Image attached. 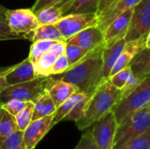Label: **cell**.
Wrapping results in <instances>:
<instances>
[{
	"mask_svg": "<svg viewBox=\"0 0 150 149\" xmlns=\"http://www.w3.org/2000/svg\"><path fill=\"white\" fill-rule=\"evenodd\" d=\"M142 0H118L104 14L98 17V25L105 31V28L120 14L127 10L134 8Z\"/></svg>",
	"mask_w": 150,
	"mask_h": 149,
	"instance_id": "16",
	"label": "cell"
},
{
	"mask_svg": "<svg viewBox=\"0 0 150 149\" xmlns=\"http://www.w3.org/2000/svg\"><path fill=\"white\" fill-rule=\"evenodd\" d=\"M40 25H54L56 24L62 17L63 13L60 7L51 6L47 7L35 13Z\"/></svg>",
	"mask_w": 150,
	"mask_h": 149,
	"instance_id": "25",
	"label": "cell"
},
{
	"mask_svg": "<svg viewBox=\"0 0 150 149\" xmlns=\"http://www.w3.org/2000/svg\"><path fill=\"white\" fill-rule=\"evenodd\" d=\"M103 48L90 52L78 63L69 68L63 73L52 76V77L69 83L75 85L79 92L91 96L105 82L103 79Z\"/></svg>",
	"mask_w": 150,
	"mask_h": 149,
	"instance_id": "1",
	"label": "cell"
},
{
	"mask_svg": "<svg viewBox=\"0 0 150 149\" xmlns=\"http://www.w3.org/2000/svg\"><path fill=\"white\" fill-rule=\"evenodd\" d=\"M67 43V42H66ZM89 52L82 48L81 47L72 44V43H67L66 44V49L64 54L66 55L69 63V68L74 66L75 64L78 63L80 61H82Z\"/></svg>",
	"mask_w": 150,
	"mask_h": 149,
	"instance_id": "29",
	"label": "cell"
},
{
	"mask_svg": "<svg viewBox=\"0 0 150 149\" xmlns=\"http://www.w3.org/2000/svg\"><path fill=\"white\" fill-rule=\"evenodd\" d=\"M26 102L18 100V99H11L6 103L0 105L4 110H6L9 113L13 115L14 117L25 106Z\"/></svg>",
	"mask_w": 150,
	"mask_h": 149,
	"instance_id": "37",
	"label": "cell"
},
{
	"mask_svg": "<svg viewBox=\"0 0 150 149\" xmlns=\"http://www.w3.org/2000/svg\"><path fill=\"white\" fill-rule=\"evenodd\" d=\"M150 105V74L127 97L120 100L113 109L118 125L121 124L134 112Z\"/></svg>",
	"mask_w": 150,
	"mask_h": 149,
	"instance_id": "3",
	"label": "cell"
},
{
	"mask_svg": "<svg viewBox=\"0 0 150 149\" xmlns=\"http://www.w3.org/2000/svg\"><path fill=\"white\" fill-rule=\"evenodd\" d=\"M143 79H144V77H139L134 74H132L131 76L129 77V79L127 80L126 85L121 90V100L124 99L125 97H127L130 93H132L137 88V86L142 83V81Z\"/></svg>",
	"mask_w": 150,
	"mask_h": 149,
	"instance_id": "34",
	"label": "cell"
},
{
	"mask_svg": "<svg viewBox=\"0 0 150 149\" xmlns=\"http://www.w3.org/2000/svg\"><path fill=\"white\" fill-rule=\"evenodd\" d=\"M72 0H36L35 4L33 5L31 10L34 12L37 13L40 10L47 8V7H51V6H57L63 11L69 4Z\"/></svg>",
	"mask_w": 150,
	"mask_h": 149,
	"instance_id": "33",
	"label": "cell"
},
{
	"mask_svg": "<svg viewBox=\"0 0 150 149\" xmlns=\"http://www.w3.org/2000/svg\"><path fill=\"white\" fill-rule=\"evenodd\" d=\"M118 122L113 112L100 118L91 129L93 139L98 149H113Z\"/></svg>",
	"mask_w": 150,
	"mask_h": 149,
	"instance_id": "7",
	"label": "cell"
},
{
	"mask_svg": "<svg viewBox=\"0 0 150 149\" xmlns=\"http://www.w3.org/2000/svg\"><path fill=\"white\" fill-rule=\"evenodd\" d=\"M6 11L7 9L0 4V40H22V38L19 35L16 34L11 29L6 19Z\"/></svg>",
	"mask_w": 150,
	"mask_h": 149,
	"instance_id": "28",
	"label": "cell"
},
{
	"mask_svg": "<svg viewBox=\"0 0 150 149\" xmlns=\"http://www.w3.org/2000/svg\"><path fill=\"white\" fill-rule=\"evenodd\" d=\"M121 100V90L114 87L109 80L102 83L90 96L83 117L76 122L80 131H84L95 124L106 113L112 112Z\"/></svg>",
	"mask_w": 150,
	"mask_h": 149,
	"instance_id": "2",
	"label": "cell"
},
{
	"mask_svg": "<svg viewBox=\"0 0 150 149\" xmlns=\"http://www.w3.org/2000/svg\"><path fill=\"white\" fill-rule=\"evenodd\" d=\"M46 90L48 91L56 108L59 107L74 93L78 91L75 85L62 80L54 79L52 76H50Z\"/></svg>",
	"mask_w": 150,
	"mask_h": 149,
	"instance_id": "15",
	"label": "cell"
},
{
	"mask_svg": "<svg viewBox=\"0 0 150 149\" xmlns=\"http://www.w3.org/2000/svg\"><path fill=\"white\" fill-rule=\"evenodd\" d=\"M56 59H57V56L50 51L42 54L37 60V61L33 64L36 76H49L51 68Z\"/></svg>",
	"mask_w": 150,
	"mask_h": 149,
	"instance_id": "24",
	"label": "cell"
},
{
	"mask_svg": "<svg viewBox=\"0 0 150 149\" xmlns=\"http://www.w3.org/2000/svg\"><path fill=\"white\" fill-rule=\"evenodd\" d=\"M146 36H142L136 40H129L126 42V45L118 57L116 62L114 63L112 69L110 74V77L116 74L117 72L122 70L126 67L130 66L131 61L134 58V56L143 48H145V40Z\"/></svg>",
	"mask_w": 150,
	"mask_h": 149,
	"instance_id": "13",
	"label": "cell"
},
{
	"mask_svg": "<svg viewBox=\"0 0 150 149\" xmlns=\"http://www.w3.org/2000/svg\"><path fill=\"white\" fill-rule=\"evenodd\" d=\"M54 114L32 120L27 127L23 131L24 141L26 149H34L45 135L54 127Z\"/></svg>",
	"mask_w": 150,
	"mask_h": 149,
	"instance_id": "11",
	"label": "cell"
},
{
	"mask_svg": "<svg viewBox=\"0 0 150 149\" xmlns=\"http://www.w3.org/2000/svg\"><path fill=\"white\" fill-rule=\"evenodd\" d=\"M0 148L1 149H26L24 141L23 131L18 130L12 134L0 138Z\"/></svg>",
	"mask_w": 150,
	"mask_h": 149,
	"instance_id": "26",
	"label": "cell"
},
{
	"mask_svg": "<svg viewBox=\"0 0 150 149\" xmlns=\"http://www.w3.org/2000/svg\"><path fill=\"white\" fill-rule=\"evenodd\" d=\"M118 0H100L98 9L97 11L98 17H100L102 14H104L110 7H112Z\"/></svg>",
	"mask_w": 150,
	"mask_h": 149,
	"instance_id": "39",
	"label": "cell"
},
{
	"mask_svg": "<svg viewBox=\"0 0 150 149\" xmlns=\"http://www.w3.org/2000/svg\"><path fill=\"white\" fill-rule=\"evenodd\" d=\"M132 74H133L132 68L130 66H128L123 68L122 70L117 72L111 77H109L108 80L114 87H116L119 90H122Z\"/></svg>",
	"mask_w": 150,
	"mask_h": 149,
	"instance_id": "32",
	"label": "cell"
},
{
	"mask_svg": "<svg viewBox=\"0 0 150 149\" xmlns=\"http://www.w3.org/2000/svg\"><path fill=\"white\" fill-rule=\"evenodd\" d=\"M5 15L11 29L22 40L32 41L35 30L40 25L35 13L31 9H7Z\"/></svg>",
	"mask_w": 150,
	"mask_h": 149,
	"instance_id": "6",
	"label": "cell"
},
{
	"mask_svg": "<svg viewBox=\"0 0 150 149\" xmlns=\"http://www.w3.org/2000/svg\"><path fill=\"white\" fill-rule=\"evenodd\" d=\"M69 68V61L65 54H62L61 56H58L55 60L54 63L53 64L51 70H50V76L58 75L61 73H63Z\"/></svg>",
	"mask_w": 150,
	"mask_h": 149,
	"instance_id": "36",
	"label": "cell"
},
{
	"mask_svg": "<svg viewBox=\"0 0 150 149\" xmlns=\"http://www.w3.org/2000/svg\"><path fill=\"white\" fill-rule=\"evenodd\" d=\"M145 48H150V31L148 32L145 40Z\"/></svg>",
	"mask_w": 150,
	"mask_h": 149,
	"instance_id": "41",
	"label": "cell"
},
{
	"mask_svg": "<svg viewBox=\"0 0 150 149\" xmlns=\"http://www.w3.org/2000/svg\"><path fill=\"white\" fill-rule=\"evenodd\" d=\"M54 43V41L52 40H37L33 42L28 55V58L33 64H34L42 54L48 52Z\"/></svg>",
	"mask_w": 150,
	"mask_h": 149,
	"instance_id": "30",
	"label": "cell"
},
{
	"mask_svg": "<svg viewBox=\"0 0 150 149\" xmlns=\"http://www.w3.org/2000/svg\"><path fill=\"white\" fill-rule=\"evenodd\" d=\"M49 76H37L24 83L8 86L0 92V105L11 99H18L24 102L33 101L47 89Z\"/></svg>",
	"mask_w": 150,
	"mask_h": 149,
	"instance_id": "5",
	"label": "cell"
},
{
	"mask_svg": "<svg viewBox=\"0 0 150 149\" xmlns=\"http://www.w3.org/2000/svg\"><path fill=\"white\" fill-rule=\"evenodd\" d=\"M90 96L76 91L74 93L71 97H69L65 102H63L59 107L56 108L54 113V119H53V125L54 126L60 123L61 121H63L64 119L83 101L88 99Z\"/></svg>",
	"mask_w": 150,
	"mask_h": 149,
	"instance_id": "18",
	"label": "cell"
},
{
	"mask_svg": "<svg viewBox=\"0 0 150 149\" xmlns=\"http://www.w3.org/2000/svg\"><path fill=\"white\" fill-rule=\"evenodd\" d=\"M33 109H34L33 102L28 101L26 102L25 106L15 116V119H16L18 130L24 131L27 127V126L32 122L33 115Z\"/></svg>",
	"mask_w": 150,
	"mask_h": 149,
	"instance_id": "27",
	"label": "cell"
},
{
	"mask_svg": "<svg viewBox=\"0 0 150 149\" xmlns=\"http://www.w3.org/2000/svg\"><path fill=\"white\" fill-rule=\"evenodd\" d=\"M66 41L64 40H60V41H54V43L52 45L50 48V52L54 54L57 57L64 54L65 49H66Z\"/></svg>",
	"mask_w": 150,
	"mask_h": 149,
	"instance_id": "38",
	"label": "cell"
},
{
	"mask_svg": "<svg viewBox=\"0 0 150 149\" xmlns=\"http://www.w3.org/2000/svg\"><path fill=\"white\" fill-rule=\"evenodd\" d=\"M133 74L144 77L150 74V48L142 49L130 63Z\"/></svg>",
	"mask_w": 150,
	"mask_h": 149,
	"instance_id": "20",
	"label": "cell"
},
{
	"mask_svg": "<svg viewBox=\"0 0 150 149\" xmlns=\"http://www.w3.org/2000/svg\"><path fill=\"white\" fill-rule=\"evenodd\" d=\"M150 130V105L139 110L118 126L113 149L120 148L133 138Z\"/></svg>",
	"mask_w": 150,
	"mask_h": 149,
	"instance_id": "4",
	"label": "cell"
},
{
	"mask_svg": "<svg viewBox=\"0 0 150 149\" xmlns=\"http://www.w3.org/2000/svg\"><path fill=\"white\" fill-rule=\"evenodd\" d=\"M33 102L34 104L33 120L54 114L56 110V106L47 90L38 97H36Z\"/></svg>",
	"mask_w": 150,
	"mask_h": 149,
	"instance_id": "19",
	"label": "cell"
},
{
	"mask_svg": "<svg viewBox=\"0 0 150 149\" xmlns=\"http://www.w3.org/2000/svg\"><path fill=\"white\" fill-rule=\"evenodd\" d=\"M5 80L8 86L30 81L37 77L33 62L27 57L21 62L8 67L5 73Z\"/></svg>",
	"mask_w": 150,
	"mask_h": 149,
	"instance_id": "14",
	"label": "cell"
},
{
	"mask_svg": "<svg viewBox=\"0 0 150 149\" xmlns=\"http://www.w3.org/2000/svg\"><path fill=\"white\" fill-rule=\"evenodd\" d=\"M0 149H1V148H0Z\"/></svg>",
	"mask_w": 150,
	"mask_h": 149,
	"instance_id": "42",
	"label": "cell"
},
{
	"mask_svg": "<svg viewBox=\"0 0 150 149\" xmlns=\"http://www.w3.org/2000/svg\"><path fill=\"white\" fill-rule=\"evenodd\" d=\"M119 149H150V130L133 138Z\"/></svg>",
	"mask_w": 150,
	"mask_h": 149,
	"instance_id": "31",
	"label": "cell"
},
{
	"mask_svg": "<svg viewBox=\"0 0 150 149\" xmlns=\"http://www.w3.org/2000/svg\"><path fill=\"white\" fill-rule=\"evenodd\" d=\"M100 0H72L62 11L63 16L70 13H96Z\"/></svg>",
	"mask_w": 150,
	"mask_h": 149,
	"instance_id": "21",
	"label": "cell"
},
{
	"mask_svg": "<svg viewBox=\"0 0 150 149\" xmlns=\"http://www.w3.org/2000/svg\"><path fill=\"white\" fill-rule=\"evenodd\" d=\"M66 42L77 45L89 53L93 52L105 47L104 31L98 25L91 26L74 35Z\"/></svg>",
	"mask_w": 150,
	"mask_h": 149,
	"instance_id": "10",
	"label": "cell"
},
{
	"mask_svg": "<svg viewBox=\"0 0 150 149\" xmlns=\"http://www.w3.org/2000/svg\"><path fill=\"white\" fill-rule=\"evenodd\" d=\"M134 8L126 11L118 16L104 31L105 47H112L122 39H126L130 22L132 19Z\"/></svg>",
	"mask_w": 150,
	"mask_h": 149,
	"instance_id": "12",
	"label": "cell"
},
{
	"mask_svg": "<svg viewBox=\"0 0 150 149\" xmlns=\"http://www.w3.org/2000/svg\"><path fill=\"white\" fill-rule=\"evenodd\" d=\"M150 31V0H142L134 8L126 40H136Z\"/></svg>",
	"mask_w": 150,
	"mask_h": 149,
	"instance_id": "9",
	"label": "cell"
},
{
	"mask_svg": "<svg viewBox=\"0 0 150 149\" xmlns=\"http://www.w3.org/2000/svg\"><path fill=\"white\" fill-rule=\"evenodd\" d=\"M7 69H8V67L4 68H0V92L8 87V84H7L5 77H4Z\"/></svg>",
	"mask_w": 150,
	"mask_h": 149,
	"instance_id": "40",
	"label": "cell"
},
{
	"mask_svg": "<svg viewBox=\"0 0 150 149\" xmlns=\"http://www.w3.org/2000/svg\"><path fill=\"white\" fill-rule=\"evenodd\" d=\"M126 39H122L112 47H104L102 51V61H103V79L106 81L110 77L111 71L118 57L122 52L125 45Z\"/></svg>",
	"mask_w": 150,
	"mask_h": 149,
	"instance_id": "17",
	"label": "cell"
},
{
	"mask_svg": "<svg viewBox=\"0 0 150 149\" xmlns=\"http://www.w3.org/2000/svg\"><path fill=\"white\" fill-rule=\"evenodd\" d=\"M18 130L15 117L0 105V138L7 137Z\"/></svg>",
	"mask_w": 150,
	"mask_h": 149,
	"instance_id": "23",
	"label": "cell"
},
{
	"mask_svg": "<svg viewBox=\"0 0 150 149\" xmlns=\"http://www.w3.org/2000/svg\"><path fill=\"white\" fill-rule=\"evenodd\" d=\"M74 149H98L93 139L91 130L86 131L81 137L79 142Z\"/></svg>",
	"mask_w": 150,
	"mask_h": 149,
	"instance_id": "35",
	"label": "cell"
},
{
	"mask_svg": "<svg viewBox=\"0 0 150 149\" xmlns=\"http://www.w3.org/2000/svg\"><path fill=\"white\" fill-rule=\"evenodd\" d=\"M37 40H52V41H66L56 24L54 25H40L35 30L32 42Z\"/></svg>",
	"mask_w": 150,
	"mask_h": 149,
	"instance_id": "22",
	"label": "cell"
},
{
	"mask_svg": "<svg viewBox=\"0 0 150 149\" xmlns=\"http://www.w3.org/2000/svg\"><path fill=\"white\" fill-rule=\"evenodd\" d=\"M98 17L96 13H70L64 15L57 23L63 39H69L81 31L94 25H98Z\"/></svg>",
	"mask_w": 150,
	"mask_h": 149,
	"instance_id": "8",
	"label": "cell"
}]
</instances>
